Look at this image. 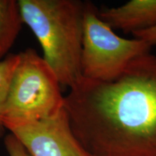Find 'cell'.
<instances>
[{
  "instance_id": "cell-3",
  "label": "cell",
  "mask_w": 156,
  "mask_h": 156,
  "mask_svg": "<svg viewBox=\"0 0 156 156\" xmlns=\"http://www.w3.org/2000/svg\"><path fill=\"white\" fill-rule=\"evenodd\" d=\"M64 96L55 73L34 48L19 54L3 113V122H38L64 109Z\"/></svg>"
},
{
  "instance_id": "cell-10",
  "label": "cell",
  "mask_w": 156,
  "mask_h": 156,
  "mask_svg": "<svg viewBox=\"0 0 156 156\" xmlns=\"http://www.w3.org/2000/svg\"><path fill=\"white\" fill-rule=\"evenodd\" d=\"M132 35L134 38L141 39L150 46H153L154 45H156V25L147 30L134 33Z\"/></svg>"
},
{
  "instance_id": "cell-1",
  "label": "cell",
  "mask_w": 156,
  "mask_h": 156,
  "mask_svg": "<svg viewBox=\"0 0 156 156\" xmlns=\"http://www.w3.org/2000/svg\"><path fill=\"white\" fill-rule=\"evenodd\" d=\"M64 96L70 127L93 156H156V56L108 81L82 77Z\"/></svg>"
},
{
  "instance_id": "cell-7",
  "label": "cell",
  "mask_w": 156,
  "mask_h": 156,
  "mask_svg": "<svg viewBox=\"0 0 156 156\" xmlns=\"http://www.w3.org/2000/svg\"><path fill=\"white\" fill-rule=\"evenodd\" d=\"M23 23L18 0H0V61L14 45Z\"/></svg>"
},
{
  "instance_id": "cell-8",
  "label": "cell",
  "mask_w": 156,
  "mask_h": 156,
  "mask_svg": "<svg viewBox=\"0 0 156 156\" xmlns=\"http://www.w3.org/2000/svg\"><path fill=\"white\" fill-rule=\"evenodd\" d=\"M19 62V54H11L0 61V138L5 134L3 113L13 74Z\"/></svg>"
},
{
  "instance_id": "cell-9",
  "label": "cell",
  "mask_w": 156,
  "mask_h": 156,
  "mask_svg": "<svg viewBox=\"0 0 156 156\" xmlns=\"http://www.w3.org/2000/svg\"><path fill=\"white\" fill-rule=\"evenodd\" d=\"M4 143L9 156H32L20 140L13 134H7Z\"/></svg>"
},
{
  "instance_id": "cell-5",
  "label": "cell",
  "mask_w": 156,
  "mask_h": 156,
  "mask_svg": "<svg viewBox=\"0 0 156 156\" xmlns=\"http://www.w3.org/2000/svg\"><path fill=\"white\" fill-rule=\"evenodd\" d=\"M32 156H93L73 134L64 108L56 116L38 122H4Z\"/></svg>"
},
{
  "instance_id": "cell-2",
  "label": "cell",
  "mask_w": 156,
  "mask_h": 156,
  "mask_svg": "<svg viewBox=\"0 0 156 156\" xmlns=\"http://www.w3.org/2000/svg\"><path fill=\"white\" fill-rule=\"evenodd\" d=\"M23 22L38 39L43 58L61 86L71 88L83 77L85 2L78 0H18Z\"/></svg>"
},
{
  "instance_id": "cell-4",
  "label": "cell",
  "mask_w": 156,
  "mask_h": 156,
  "mask_svg": "<svg viewBox=\"0 0 156 156\" xmlns=\"http://www.w3.org/2000/svg\"><path fill=\"white\" fill-rule=\"evenodd\" d=\"M152 46L140 38H124L101 19L98 8L85 2L81 71L84 78L108 81L121 75L139 56L151 53Z\"/></svg>"
},
{
  "instance_id": "cell-6",
  "label": "cell",
  "mask_w": 156,
  "mask_h": 156,
  "mask_svg": "<svg viewBox=\"0 0 156 156\" xmlns=\"http://www.w3.org/2000/svg\"><path fill=\"white\" fill-rule=\"evenodd\" d=\"M99 17L114 29L132 34L156 25V0H131L120 7L98 9Z\"/></svg>"
}]
</instances>
